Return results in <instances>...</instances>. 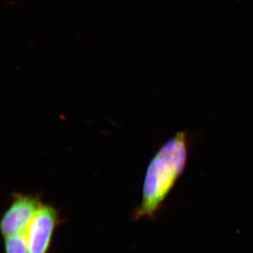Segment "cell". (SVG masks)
Masks as SVG:
<instances>
[{
  "instance_id": "277c9868",
  "label": "cell",
  "mask_w": 253,
  "mask_h": 253,
  "mask_svg": "<svg viewBox=\"0 0 253 253\" xmlns=\"http://www.w3.org/2000/svg\"><path fill=\"white\" fill-rule=\"evenodd\" d=\"M4 253H29L25 233L5 237Z\"/></svg>"
},
{
  "instance_id": "6da1fadb",
  "label": "cell",
  "mask_w": 253,
  "mask_h": 253,
  "mask_svg": "<svg viewBox=\"0 0 253 253\" xmlns=\"http://www.w3.org/2000/svg\"><path fill=\"white\" fill-rule=\"evenodd\" d=\"M189 154L187 132L177 133L160 148L145 174L141 204L134 219L152 218L184 172Z\"/></svg>"
},
{
  "instance_id": "7a4b0ae2",
  "label": "cell",
  "mask_w": 253,
  "mask_h": 253,
  "mask_svg": "<svg viewBox=\"0 0 253 253\" xmlns=\"http://www.w3.org/2000/svg\"><path fill=\"white\" fill-rule=\"evenodd\" d=\"M42 205L39 196L15 194L0 224L4 238L26 232L32 219Z\"/></svg>"
},
{
  "instance_id": "3957f363",
  "label": "cell",
  "mask_w": 253,
  "mask_h": 253,
  "mask_svg": "<svg viewBox=\"0 0 253 253\" xmlns=\"http://www.w3.org/2000/svg\"><path fill=\"white\" fill-rule=\"evenodd\" d=\"M59 223L57 210L50 205L43 204L25 232L29 253H47Z\"/></svg>"
}]
</instances>
